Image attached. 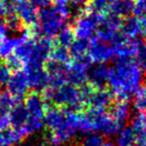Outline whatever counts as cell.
Instances as JSON below:
<instances>
[{
    "instance_id": "cell-1",
    "label": "cell",
    "mask_w": 146,
    "mask_h": 146,
    "mask_svg": "<svg viewBox=\"0 0 146 146\" xmlns=\"http://www.w3.org/2000/svg\"><path fill=\"white\" fill-rule=\"evenodd\" d=\"M144 73L133 59L117 60L110 68L108 86L115 100L128 102L141 87Z\"/></svg>"
},
{
    "instance_id": "cell-2",
    "label": "cell",
    "mask_w": 146,
    "mask_h": 146,
    "mask_svg": "<svg viewBox=\"0 0 146 146\" xmlns=\"http://www.w3.org/2000/svg\"><path fill=\"white\" fill-rule=\"evenodd\" d=\"M71 16V10L68 6L48 5L40 8L38 13V26L36 34L49 39L56 38L58 33L65 26Z\"/></svg>"
},
{
    "instance_id": "cell-3",
    "label": "cell",
    "mask_w": 146,
    "mask_h": 146,
    "mask_svg": "<svg viewBox=\"0 0 146 146\" xmlns=\"http://www.w3.org/2000/svg\"><path fill=\"white\" fill-rule=\"evenodd\" d=\"M47 104L68 108L75 111H83L87 108L81 88L65 84L59 88L48 87L43 92Z\"/></svg>"
},
{
    "instance_id": "cell-4",
    "label": "cell",
    "mask_w": 146,
    "mask_h": 146,
    "mask_svg": "<svg viewBox=\"0 0 146 146\" xmlns=\"http://www.w3.org/2000/svg\"><path fill=\"white\" fill-rule=\"evenodd\" d=\"M104 14L98 13L92 10L88 5L82 9L76 16L73 23V31L76 39L88 41L96 34L100 20Z\"/></svg>"
},
{
    "instance_id": "cell-5",
    "label": "cell",
    "mask_w": 146,
    "mask_h": 146,
    "mask_svg": "<svg viewBox=\"0 0 146 146\" xmlns=\"http://www.w3.org/2000/svg\"><path fill=\"white\" fill-rule=\"evenodd\" d=\"M53 46L54 44L52 42V39L46 38V37L34 38L30 55L23 65L25 71L44 68L46 62L50 59V54Z\"/></svg>"
},
{
    "instance_id": "cell-6",
    "label": "cell",
    "mask_w": 146,
    "mask_h": 146,
    "mask_svg": "<svg viewBox=\"0 0 146 146\" xmlns=\"http://www.w3.org/2000/svg\"><path fill=\"white\" fill-rule=\"evenodd\" d=\"M90 65L92 64L88 58L72 59L71 62L66 66L68 84L78 88H82L87 85Z\"/></svg>"
},
{
    "instance_id": "cell-7",
    "label": "cell",
    "mask_w": 146,
    "mask_h": 146,
    "mask_svg": "<svg viewBox=\"0 0 146 146\" xmlns=\"http://www.w3.org/2000/svg\"><path fill=\"white\" fill-rule=\"evenodd\" d=\"M87 58L94 65L108 63L114 58L111 45L94 36L88 40Z\"/></svg>"
},
{
    "instance_id": "cell-8",
    "label": "cell",
    "mask_w": 146,
    "mask_h": 146,
    "mask_svg": "<svg viewBox=\"0 0 146 146\" xmlns=\"http://www.w3.org/2000/svg\"><path fill=\"white\" fill-rule=\"evenodd\" d=\"M121 18L111 14H104L96 32V36L104 42L112 44L121 36Z\"/></svg>"
},
{
    "instance_id": "cell-9",
    "label": "cell",
    "mask_w": 146,
    "mask_h": 146,
    "mask_svg": "<svg viewBox=\"0 0 146 146\" xmlns=\"http://www.w3.org/2000/svg\"><path fill=\"white\" fill-rule=\"evenodd\" d=\"M5 87L7 88V92L17 102H22L28 94V90H30L26 72L23 70L13 72Z\"/></svg>"
},
{
    "instance_id": "cell-10",
    "label": "cell",
    "mask_w": 146,
    "mask_h": 146,
    "mask_svg": "<svg viewBox=\"0 0 146 146\" xmlns=\"http://www.w3.org/2000/svg\"><path fill=\"white\" fill-rule=\"evenodd\" d=\"M15 13L19 17L20 21L23 25H25L31 33H36L38 26V13L39 10L33 5L29 0H22L15 8Z\"/></svg>"
},
{
    "instance_id": "cell-11",
    "label": "cell",
    "mask_w": 146,
    "mask_h": 146,
    "mask_svg": "<svg viewBox=\"0 0 146 146\" xmlns=\"http://www.w3.org/2000/svg\"><path fill=\"white\" fill-rule=\"evenodd\" d=\"M141 41L138 39H126L120 36L111 45L113 55L117 60L133 59L140 46Z\"/></svg>"
},
{
    "instance_id": "cell-12",
    "label": "cell",
    "mask_w": 146,
    "mask_h": 146,
    "mask_svg": "<svg viewBox=\"0 0 146 146\" xmlns=\"http://www.w3.org/2000/svg\"><path fill=\"white\" fill-rule=\"evenodd\" d=\"M24 104L27 108L29 115L44 118L48 104H47L43 94L36 92L28 94L24 98Z\"/></svg>"
},
{
    "instance_id": "cell-13",
    "label": "cell",
    "mask_w": 146,
    "mask_h": 146,
    "mask_svg": "<svg viewBox=\"0 0 146 146\" xmlns=\"http://www.w3.org/2000/svg\"><path fill=\"white\" fill-rule=\"evenodd\" d=\"M25 71V70H24ZM27 74L28 84L30 90L36 92H44L49 87V76L45 68L31 69L25 71Z\"/></svg>"
},
{
    "instance_id": "cell-14",
    "label": "cell",
    "mask_w": 146,
    "mask_h": 146,
    "mask_svg": "<svg viewBox=\"0 0 146 146\" xmlns=\"http://www.w3.org/2000/svg\"><path fill=\"white\" fill-rule=\"evenodd\" d=\"M66 110L59 106H48L44 115V126L49 131H54L66 122Z\"/></svg>"
},
{
    "instance_id": "cell-15",
    "label": "cell",
    "mask_w": 146,
    "mask_h": 146,
    "mask_svg": "<svg viewBox=\"0 0 146 146\" xmlns=\"http://www.w3.org/2000/svg\"><path fill=\"white\" fill-rule=\"evenodd\" d=\"M108 73H110V68L106 64H98L94 67H90L88 71V85L94 88H106V86L108 85Z\"/></svg>"
},
{
    "instance_id": "cell-16",
    "label": "cell",
    "mask_w": 146,
    "mask_h": 146,
    "mask_svg": "<svg viewBox=\"0 0 146 146\" xmlns=\"http://www.w3.org/2000/svg\"><path fill=\"white\" fill-rule=\"evenodd\" d=\"M120 34L126 39H137L142 34L141 22L137 16H127L121 21Z\"/></svg>"
},
{
    "instance_id": "cell-17",
    "label": "cell",
    "mask_w": 146,
    "mask_h": 146,
    "mask_svg": "<svg viewBox=\"0 0 146 146\" xmlns=\"http://www.w3.org/2000/svg\"><path fill=\"white\" fill-rule=\"evenodd\" d=\"M130 112L131 110L128 102L116 100L114 102H112V104L110 106V112L108 113L114 120H116L117 122L125 126V123L130 117Z\"/></svg>"
},
{
    "instance_id": "cell-18",
    "label": "cell",
    "mask_w": 146,
    "mask_h": 146,
    "mask_svg": "<svg viewBox=\"0 0 146 146\" xmlns=\"http://www.w3.org/2000/svg\"><path fill=\"white\" fill-rule=\"evenodd\" d=\"M134 0H112L108 9V13L121 19L130 16L134 11Z\"/></svg>"
},
{
    "instance_id": "cell-19",
    "label": "cell",
    "mask_w": 146,
    "mask_h": 146,
    "mask_svg": "<svg viewBox=\"0 0 146 146\" xmlns=\"http://www.w3.org/2000/svg\"><path fill=\"white\" fill-rule=\"evenodd\" d=\"M10 126L15 129H22L29 116L24 102H17L9 113Z\"/></svg>"
},
{
    "instance_id": "cell-20",
    "label": "cell",
    "mask_w": 146,
    "mask_h": 146,
    "mask_svg": "<svg viewBox=\"0 0 146 146\" xmlns=\"http://www.w3.org/2000/svg\"><path fill=\"white\" fill-rule=\"evenodd\" d=\"M131 128L135 135L137 146H146V112H139L133 118Z\"/></svg>"
},
{
    "instance_id": "cell-21",
    "label": "cell",
    "mask_w": 146,
    "mask_h": 146,
    "mask_svg": "<svg viewBox=\"0 0 146 146\" xmlns=\"http://www.w3.org/2000/svg\"><path fill=\"white\" fill-rule=\"evenodd\" d=\"M49 60H52V61L56 62L58 64H61V65L67 66L72 60V56L70 54L69 48L61 46V45L58 44L54 45L52 51H51L50 59Z\"/></svg>"
},
{
    "instance_id": "cell-22",
    "label": "cell",
    "mask_w": 146,
    "mask_h": 146,
    "mask_svg": "<svg viewBox=\"0 0 146 146\" xmlns=\"http://www.w3.org/2000/svg\"><path fill=\"white\" fill-rule=\"evenodd\" d=\"M116 137L117 146H135L136 140L135 135L131 126H124L118 133ZM137 146V145H136Z\"/></svg>"
},
{
    "instance_id": "cell-23",
    "label": "cell",
    "mask_w": 146,
    "mask_h": 146,
    "mask_svg": "<svg viewBox=\"0 0 146 146\" xmlns=\"http://www.w3.org/2000/svg\"><path fill=\"white\" fill-rule=\"evenodd\" d=\"M43 127H44V118L29 115L22 130L24 131L26 136H28V135L37 134L42 130Z\"/></svg>"
},
{
    "instance_id": "cell-24",
    "label": "cell",
    "mask_w": 146,
    "mask_h": 146,
    "mask_svg": "<svg viewBox=\"0 0 146 146\" xmlns=\"http://www.w3.org/2000/svg\"><path fill=\"white\" fill-rule=\"evenodd\" d=\"M88 45V41L75 39V41L69 47V51L72 56V59L87 58Z\"/></svg>"
},
{
    "instance_id": "cell-25",
    "label": "cell",
    "mask_w": 146,
    "mask_h": 146,
    "mask_svg": "<svg viewBox=\"0 0 146 146\" xmlns=\"http://www.w3.org/2000/svg\"><path fill=\"white\" fill-rule=\"evenodd\" d=\"M76 37L74 34L73 28L70 27V26H64L61 29V31L58 33V35L56 36L57 44L61 45V46L67 47L69 48L72 45V43L75 41Z\"/></svg>"
},
{
    "instance_id": "cell-26",
    "label": "cell",
    "mask_w": 146,
    "mask_h": 146,
    "mask_svg": "<svg viewBox=\"0 0 146 146\" xmlns=\"http://www.w3.org/2000/svg\"><path fill=\"white\" fill-rule=\"evenodd\" d=\"M17 100L8 92H0V115L8 116Z\"/></svg>"
},
{
    "instance_id": "cell-27",
    "label": "cell",
    "mask_w": 146,
    "mask_h": 146,
    "mask_svg": "<svg viewBox=\"0 0 146 146\" xmlns=\"http://www.w3.org/2000/svg\"><path fill=\"white\" fill-rule=\"evenodd\" d=\"M133 106L138 112H146V87H140L133 94Z\"/></svg>"
},
{
    "instance_id": "cell-28",
    "label": "cell",
    "mask_w": 146,
    "mask_h": 146,
    "mask_svg": "<svg viewBox=\"0 0 146 146\" xmlns=\"http://www.w3.org/2000/svg\"><path fill=\"white\" fill-rule=\"evenodd\" d=\"M104 135L100 132H90L85 134L80 146H100L104 142Z\"/></svg>"
},
{
    "instance_id": "cell-29",
    "label": "cell",
    "mask_w": 146,
    "mask_h": 146,
    "mask_svg": "<svg viewBox=\"0 0 146 146\" xmlns=\"http://www.w3.org/2000/svg\"><path fill=\"white\" fill-rule=\"evenodd\" d=\"M134 59V61L140 67L143 73H146V43L141 41L140 46H139L138 50H137Z\"/></svg>"
},
{
    "instance_id": "cell-30",
    "label": "cell",
    "mask_w": 146,
    "mask_h": 146,
    "mask_svg": "<svg viewBox=\"0 0 146 146\" xmlns=\"http://www.w3.org/2000/svg\"><path fill=\"white\" fill-rule=\"evenodd\" d=\"M112 0H90L88 3V6L92 10L96 11L100 14H106L110 4L111 3Z\"/></svg>"
},
{
    "instance_id": "cell-31",
    "label": "cell",
    "mask_w": 146,
    "mask_h": 146,
    "mask_svg": "<svg viewBox=\"0 0 146 146\" xmlns=\"http://www.w3.org/2000/svg\"><path fill=\"white\" fill-rule=\"evenodd\" d=\"M5 64H6V66L11 70V72L22 70V68H23V63H22V61L14 54L10 55L9 57H7V58L5 59Z\"/></svg>"
},
{
    "instance_id": "cell-32",
    "label": "cell",
    "mask_w": 146,
    "mask_h": 146,
    "mask_svg": "<svg viewBox=\"0 0 146 146\" xmlns=\"http://www.w3.org/2000/svg\"><path fill=\"white\" fill-rule=\"evenodd\" d=\"M11 74V70L6 66L5 63H2L0 65V87L6 86Z\"/></svg>"
},
{
    "instance_id": "cell-33",
    "label": "cell",
    "mask_w": 146,
    "mask_h": 146,
    "mask_svg": "<svg viewBox=\"0 0 146 146\" xmlns=\"http://www.w3.org/2000/svg\"><path fill=\"white\" fill-rule=\"evenodd\" d=\"M22 0H1L5 9V14L15 13V8Z\"/></svg>"
},
{
    "instance_id": "cell-34",
    "label": "cell",
    "mask_w": 146,
    "mask_h": 146,
    "mask_svg": "<svg viewBox=\"0 0 146 146\" xmlns=\"http://www.w3.org/2000/svg\"><path fill=\"white\" fill-rule=\"evenodd\" d=\"M10 127L9 116L0 115V130H5Z\"/></svg>"
},
{
    "instance_id": "cell-35",
    "label": "cell",
    "mask_w": 146,
    "mask_h": 146,
    "mask_svg": "<svg viewBox=\"0 0 146 146\" xmlns=\"http://www.w3.org/2000/svg\"><path fill=\"white\" fill-rule=\"evenodd\" d=\"M70 2H71L75 7L83 9V8H85L87 5H88L90 0H70Z\"/></svg>"
},
{
    "instance_id": "cell-36",
    "label": "cell",
    "mask_w": 146,
    "mask_h": 146,
    "mask_svg": "<svg viewBox=\"0 0 146 146\" xmlns=\"http://www.w3.org/2000/svg\"><path fill=\"white\" fill-rule=\"evenodd\" d=\"M29 1L33 4V5H35L36 7H39V8H42V7H45V6L50 5V3L52 2L51 0H29Z\"/></svg>"
},
{
    "instance_id": "cell-37",
    "label": "cell",
    "mask_w": 146,
    "mask_h": 146,
    "mask_svg": "<svg viewBox=\"0 0 146 146\" xmlns=\"http://www.w3.org/2000/svg\"><path fill=\"white\" fill-rule=\"evenodd\" d=\"M55 5L59 6H68V4L70 3V0H51Z\"/></svg>"
},
{
    "instance_id": "cell-38",
    "label": "cell",
    "mask_w": 146,
    "mask_h": 146,
    "mask_svg": "<svg viewBox=\"0 0 146 146\" xmlns=\"http://www.w3.org/2000/svg\"><path fill=\"white\" fill-rule=\"evenodd\" d=\"M100 146H117V144H116V143H114V142H112V141L108 140V141H104V142H102V144Z\"/></svg>"
},
{
    "instance_id": "cell-39",
    "label": "cell",
    "mask_w": 146,
    "mask_h": 146,
    "mask_svg": "<svg viewBox=\"0 0 146 146\" xmlns=\"http://www.w3.org/2000/svg\"><path fill=\"white\" fill-rule=\"evenodd\" d=\"M4 14H5V9H4V6H3V4H2L1 0H0V20H1L2 16H3Z\"/></svg>"
},
{
    "instance_id": "cell-40",
    "label": "cell",
    "mask_w": 146,
    "mask_h": 146,
    "mask_svg": "<svg viewBox=\"0 0 146 146\" xmlns=\"http://www.w3.org/2000/svg\"><path fill=\"white\" fill-rule=\"evenodd\" d=\"M15 146H36V145H34L33 143H31V142H23V141H21L20 143H18L17 145H15Z\"/></svg>"
},
{
    "instance_id": "cell-41",
    "label": "cell",
    "mask_w": 146,
    "mask_h": 146,
    "mask_svg": "<svg viewBox=\"0 0 146 146\" xmlns=\"http://www.w3.org/2000/svg\"><path fill=\"white\" fill-rule=\"evenodd\" d=\"M145 87H146V81H145Z\"/></svg>"
},
{
    "instance_id": "cell-42",
    "label": "cell",
    "mask_w": 146,
    "mask_h": 146,
    "mask_svg": "<svg viewBox=\"0 0 146 146\" xmlns=\"http://www.w3.org/2000/svg\"></svg>"
},
{
    "instance_id": "cell-43",
    "label": "cell",
    "mask_w": 146,
    "mask_h": 146,
    "mask_svg": "<svg viewBox=\"0 0 146 146\" xmlns=\"http://www.w3.org/2000/svg\"><path fill=\"white\" fill-rule=\"evenodd\" d=\"M3 146H4V145H3Z\"/></svg>"
},
{
    "instance_id": "cell-44",
    "label": "cell",
    "mask_w": 146,
    "mask_h": 146,
    "mask_svg": "<svg viewBox=\"0 0 146 146\" xmlns=\"http://www.w3.org/2000/svg\"><path fill=\"white\" fill-rule=\"evenodd\" d=\"M145 18H146V17H145Z\"/></svg>"
}]
</instances>
